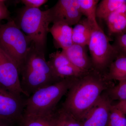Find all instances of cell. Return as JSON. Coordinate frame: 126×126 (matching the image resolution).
Returning <instances> with one entry per match:
<instances>
[{"instance_id": "6da1fadb", "label": "cell", "mask_w": 126, "mask_h": 126, "mask_svg": "<svg viewBox=\"0 0 126 126\" xmlns=\"http://www.w3.org/2000/svg\"><path fill=\"white\" fill-rule=\"evenodd\" d=\"M87 72L76 79L69 89L62 107L80 122L109 87V80L98 72Z\"/></svg>"}, {"instance_id": "7a4b0ae2", "label": "cell", "mask_w": 126, "mask_h": 126, "mask_svg": "<svg viewBox=\"0 0 126 126\" xmlns=\"http://www.w3.org/2000/svg\"><path fill=\"white\" fill-rule=\"evenodd\" d=\"M45 52L36 48L32 42L20 69L21 88L28 97L39 89L63 79L57 77L46 61Z\"/></svg>"}, {"instance_id": "3957f363", "label": "cell", "mask_w": 126, "mask_h": 126, "mask_svg": "<svg viewBox=\"0 0 126 126\" xmlns=\"http://www.w3.org/2000/svg\"><path fill=\"white\" fill-rule=\"evenodd\" d=\"M77 78L63 79L35 92L25 99L23 115L46 116L52 114L56 110L59 102L67 93Z\"/></svg>"}, {"instance_id": "277c9868", "label": "cell", "mask_w": 126, "mask_h": 126, "mask_svg": "<svg viewBox=\"0 0 126 126\" xmlns=\"http://www.w3.org/2000/svg\"><path fill=\"white\" fill-rule=\"evenodd\" d=\"M13 20L19 28L31 39L36 48L45 52L51 23L48 10L43 11L39 9L24 6L18 11Z\"/></svg>"}, {"instance_id": "5b68a950", "label": "cell", "mask_w": 126, "mask_h": 126, "mask_svg": "<svg viewBox=\"0 0 126 126\" xmlns=\"http://www.w3.org/2000/svg\"><path fill=\"white\" fill-rule=\"evenodd\" d=\"M32 42L13 19L0 23V48L15 63L19 71Z\"/></svg>"}, {"instance_id": "8992f818", "label": "cell", "mask_w": 126, "mask_h": 126, "mask_svg": "<svg viewBox=\"0 0 126 126\" xmlns=\"http://www.w3.org/2000/svg\"><path fill=\"white\" fill-rule=\"evenodd\" d=\"M98 24L93 26L88 47L93 67L97 72L109 67L118 53Z\"/></svg>"}, {"instance_id": "52a82bcc", "label": "cell", "mask_w": 126, "mask_h": 126, "mask_svg": "<svg viewBox=\"0 0 126 126\" xmlns=\"http://www.w3.org/2000/svg\"><path fill=\"white\" fill-rule=\"evenodd\" d=\"M25 101L21 94L0 85V119L14 126L18 124L24 114Z\"/></svg>"}, {"instance_id": "ba28073f", "label": "cell", "mask_w": 126, "mask_h": 126, "mask_svg": "<svg viewBox=\"0 0 126 126\" xmlns=\"http://www.w3.org/2000/svg\"><path fill=\"white\" fill-rule=\"evenodd\" d=\"M48 11L51 23L62 22L71 27L78 23L83 16L78 0H59Z\"/></svg>"}, {"instance_id": "9c48e42d", "label": "cell", "mask_w": 126, "mask_h": 126, "mask_svg": "<svg viewBox=\"0 0 126 126\" xmlns=\"http://www.w3.org/2000/svg\"><path fill=\"white\" fill-rule=\"evenodd\" d=\"M19 74L15 63L0 48V85L12 92L25 95Z\"/></svg>"}, {"instance_id": "30bf717a", "label": "cell", "mask_w": 126, "mask_h": 126, "mask_svg": "<svg viewBox=\"0 0 126 126\" xmlns=\"http://www.w3.org/2000/svg\"><path fill=\"white\" fill-rule=\"evenodd\" d=\"M111 100L108 95H102L83 120L82 126H107Z\"/></svg>"}, {"instance_id": "8fae6325", "label": "cell", "mask_w": 126, "mask_h": 126, "mask_svg": "<svg viewBox=\"0 0 126 126\" xmlns=\"http://www.w3.org/2000/svg\"><path fill=\"white\" fill-rule=\"evenodd\" d=\"M48 62L55 75L60 79L70 77L78 78L86 73L73 65L63 50L52 53L50 54Z\"/></svg>"}, {"instance_id": "7c38bea8", "label": "cell", "mask_w": 126, "mask_h": 126, "mask_svg": "<svg viewBox=\"0 0 126 126\" xmlns=\"http://www.w3.org/2000/svg\"><path fill=\"white\" fill-rule=\"evenodd\" d=\"M86 47L73 44L66 49L62 50L73 65L85 73L90 71L93 67Z\"/></svg>"}, {"instance_id": "4fadbf2b", "label": "cell", "mask_w": 126, "mask_h": 126, "mask_svg": "<svg viewBox=\"0 0 126 126\" xmlns=\"http://www.w3.org/2000/svg\"><path fill=\"white\" fill-rule=\"evenodd\" d=\"M73 28L65 23L56 22L49 29L55 47L64 50L73 44Z\"/></svg>"}, {"instance_id": "5bb4252c", "label": "cell", "mask_w": 126, "mask_h": 126, "mask_svg": "<svg viewBox=\"0 0 126 126\" xmlns=\"http://www.w3.org/2000/svg\"><path fill=\"white\" fill-rule=\"evenodd\" d=\"M111 36L126 33V2L111 14L106 21Z\"/></svg>"}, {"instance_id": "9a60e30c", "label": "cell", "mask_w": 126, "mask_h": 126, "mask_svg": "<svg viewBox=\"0 0 126 126\" xmlns=\"http://www.w3.org/2000/svg\"><path fill=\"white\" fill-rule=\"evenodd\" d=\"M93 26L87 18L81 19L73 28V44L88 46L90 40Z\"/></svg>"}, {"instance_id": "2e32d148", "label": "cell", "mask_w": 126, "mask_h": 126, "mask_svg": "<svg viewBox=\"0 0 126 126\" xmlns=\"http://www.w3.org/2000/svg\"><path fill=\"white\" fill-rule=\"evenodd\" d=\"M109 71L105 77L109 81L119 82L126 79V56L118 54L109 67Z\"/></svg>"}, {"instance_id": "e0dca14e", "label": "cell", "mask_w": 126, "mask_h": 126, "mask_svg": "<svg viewBox=\"0 0 126 126\" xmlns=\"http://www.w3.org/2000/svg\"><path fill=\"white\" fill-rule=\"evenodd\" d=\"M126 2L124 0H102L97 6V18L106 21L108 17Z\"/></svg>"}, {"instance_id": "ac0fdd59", "label": "cell", "mask_w": 126, "mask_h": 126, "mask_svg": "<svg viewBox=\"0 0 126 126\" xmlns=\"http://www.w3.org/2000/svg\"><path fill=\"white\" fill-rule=\"evenodd\" d=\"M50 116L55 126H82L80 122L62 107Z\"/></svg>"}, {"instance_id": "d6986e66", "label": "cell", "mask_w": 126, "mask_h": 126, "mask_svg": "<svg viewBox=\"0 0 126 126\" xmlns=\"http://www.w3.org/2000/svg\"><path fill=\"white\" fill-rule=\"evenodd\" d=\"M79 9L82 15L84 16L92 25L98 24L96 12L99 2L98 0H78Z\"/></svg>"}, {"instance_id": "ffe728a7", "label": "cell", "mask_w": 126, "mask_h": 126, "mask_svg": "<svg viewBox=\"0 0 126 126\" xmlns=\"http://www.w3.org/2000/svg\"><path fill=\"white\" fill-rule=\"evenodd\" d=\"M18 126H55L50 115L46 116L23 115Z\"/></svg>"}, {"instance_id": "44dd1931", "label": "cell", "mask_w": 126, "mask_h": 126, "mask_svg": "<svg viewBox=\"0 0 126 126\" xmlns=\"http://www.w3.org/2000/svg\"><path fill=\"white\" fill-rule=\"evenodd\" d=\"M126 115L115 105H112L107 126H126Z\"/></svg>"}, {"instance_id": "7402d4cb", "label": "cell", "mask_w": 126, "mask_h": 126, "mask_svg": "<svg viewBox=\"0 0 126 126\" xmlns=\"http://www.w3.org/2000/svg\"><path fill=\"white\" fill-rule=\"evenodd\" d=\"M108 95L111 100L120 101L126 100V79L119 82L116 86L111 87Z\"/></svg>"}, {"instance_id": "603a6c76", "label": "cell", "mask_w": 126, "mask_h": 126, "mask_svg": "<svg viewBox=\"0 0 126 126\" xmlns=\"http://www.w3.org/2000/svg\"><path fill=\"white\" fill-rule=\"evenodd\" d=\"M112 45L118 54L126 56V33L115 36Z\"/></svg>"}, {"instance_id": "cb8c5ba5", "label": "cell", "mask_w": 126, "mask_h": 126, "mask_svg": "<svg viewBox=\"0 0 126 126\" xmlns=\"http://www.w3.org/2000/svg\"><path fill=\"white\" fill-rule=\"evenodd\" d=\"M5 1L0 0V23L1 21L6 20L7 21L12 19L10 13L5 4Z\"/></svg>"}, {"instance_id": "d4e9b609", "label": "cell", "mask_w": 126, "mask_h": 126, "mask_svg": "<svg viewBox=\"0 0 126 126\" xmlns=\"http://www.w3.org/2000/svg\"><path fill=\"white\" fill-rule=\"evenodd\" d=\"M25 7L39 9L40 7L48 1L46 0H22L21 1Z\"/></svg>"}, {"instance_id": "484cf974", "label": "cell", "mask_w": 126, "mask_h": 126, "mask_svg": "<svg viewBox=\"0 0 126 126\" xmlns=\"http://www.w3.org/2000/svg\"><path fill=\"white\" fill-rule=\"evenodd\" d=\"M115 105L126 115V100L120 101Z\"/></svg>"}, {"instance_id": "4316f807", "label": "cell", "mask_w": 126, "mask_h": 126, "mask_svg": "<svg viewBox=\"0 0 126 126\" xmlns=\"http://www.w3.org/2000/svg\"><path fill=\"white\" fill-rule=\"evenodd\" d=\"M0 126H15L8 122L0 119Z\"/></svg>"}]
</instances>
